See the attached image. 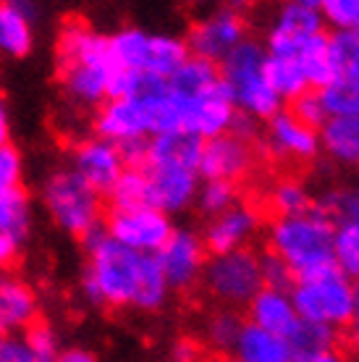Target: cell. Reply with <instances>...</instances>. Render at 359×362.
<instances>
[{
  "label": "cell",
  "mask_w": 359,
  "mask_h": 362,
  "mask_svg": "<svg viewBox=\"0 0 359 362\" xmlns=\"http://www.w3.org/2000/svg\"><path fill=\"white\" fill-rule=\"evenodd\" d=\"M87 245L90 263L84 271V294L95 305L155 313L168 302L171 289L155 255H139L100 231L87 236Z\"/></svg>",
  "instance_id": "cell-1"
},
{
  "label": "cell",
  "mask_w": 359,
  "mask_h": 362,
  "mask_svg": "<svg viewBox=\"0 0 359 362\" xmlns=\"http://www.w3.org/2000/svg\"><path fill=\"white\" fill-rule=\"evenodd\" d=\"M58 74L66 92L81 105H98L108 98L116 64L108 37L81 21H69L58 35Z\"/></svg>",
  "instance_id": "cell-2"
},
{
  "label": "cell",
  "mask_w": 359,
  "mask_h": 362,
  "mask_svg": "<svg viewBox=\"0 0 359 362\" xmlns=\"http://www.w3.org/2000/svg\"><path fill=\"white\" fill-rule=\"evenodd\" d=\"M333 223L317 208L291 218H276L268 228L270 255H276L294 279L333 263Z\"/></svg>",
  "instance_id": "cell-3"
},
{
  "label": "cell",
  "mask_w": 359,
  "mask_h": 362,
  "mask_svg": "<svg viewBox=\"0 0 359 362\" xmlns=\"http://www.w3.org/2000/svg\"><path fill=\"white\" fill-rule=\"evenodd\" d=\"M218 71L231 92L236 110L247 118L268 124L281 110L278 95L270 90L265 79V45L260 40L247 37L218 64Z\"/></svg>",
  "instance_id": "cell-4"
},
{
  "label": "cell",
  "mask_w": 359,
  "mask_h": 362,
  "mask_svg": "<svg viewBox=\"0 0 359 362\" xmlns=\"http://www.w3.org/2000/svg\"><path fill=\"white\" fill-rule=\"evenodd\" d=\"M291 302L297 308L299 320L328 326L333 331L346 328L354 315V281L336 265H325L312 273H305L291 286Z\"/></svg>",
  "instance_id": "cell-5"
},
{
  "label": "cell",
  "mask_w": 359,
  "mask_h": 362,
  "mask_svg": "<svg viewBox=\"0 0 359 362\" xmlns=\"http://www.w3.org/2000/svg\"><path fill=\"white\" fill-rule=\"evenodd\" d=\"M42 202L53 223L73 236H92L100 226V194L73 171H58L47 179Z\"/></svg>",
  "instance_id": "cell-6"
},
{
  "label": "cell",
  "mask_w": 359,
  "mask_h": 362,
  "mask_svg": "<svg viewBox=\"0 0 359 362\" xmlns=\"http://www.w3.org/2000/svg\"><path fill=\"white\" fill-rule=\"evenodd\" d=\"M207 294L220 302L223 308L236 310L247 308L254 294L265 286L262 284L260 255L252 247L236 250V252L213 255L202 271Z\"/></svg>",
  "instance_id": "cell-7"
},
{
  "label": "cell",
  "mask_w": 359,
  "mask_h": 362,
  "mask_svg": "<svg viewBox=\"0 0 359 362\" xmlns=\"http://www.w3.org/2000/svg\"><path fill=\"white\" fill-rule=\"evenodd\" d=\"M247 40V21L236 8H216L199 16L187 35V47L194 58L207 64H220L236 45Z\"/></svg>",
  "instance_id": "cell-8"
},
{
  "label": "cell",
  "mask_w": 359,
  "mask_h": 362,
  "mask_svg": "<svg viewBox=\"0 0 359 362\" xmlns=\"http://www.w3.org/2000/svg\"><path fill=\"white\" fill-rule=\"evenodd\" d=\"M173 234L171 216L155 208H124L113 210L108 218V236L118 245L139 255H158Z\"/></svg>",
  "instance_id": "cell-9"
},
{
  "label": "cell",
  "mask_w": 359,
  "mask_h": 362,
  "mask_svg": "<svg viewBox=\"0 0 359 362\" xmlns=\"http://www.w3.org/2000/svg\"><path fill=\"white\" fill-rule=\"evenodd\" d=\"M95 129L100 139L116 147H126L134 142H147V136H153V116L147 103L139 98L105 100L98 113Z\"/></svg>",
  "instance_id": "cell-10"
},
{
  "label": "cell",
  "mask_w": 359,
  "mask_h": 362,
  "mask_svg": "<svg viewBox=\"0 0 359 362\" xmlns=\"http://www.w3.org/2000/svg\"><path fill=\"white\" fill-rule=\"evenodd\" d=\"M155 260L168 281V289H189L202 279L207 250L199 234L189 228H173L171 239L158 250Z\"/></svg>",
  "instance_id": "cell-11"
},
{
  "label": "cell",
  "mask_w": 359,
  "mask_h": 362,
  "mask_svg": "<svg viewBox=\"0 0 359 362\" xmlns=\"http://www.w3.org/2000/svg\"><path fill=\"white\" fill-rule=\"evenodd\" d=\"M254 168V145L249 139L228 132L223 136L207 139L199 158V176L205 181H231L236 184Z\"/></svg>",
  "instance_id": "cell-12"
},
{
  "label": "cell",
  "mask_w": 359,
  "mask_h": 362,
  "mask_svg": "<svg viewBox=\"0 0 359 362\" xmlns=\"http://www.w3.org/2000/svg\"><path fill=\"white\" fill-rule=\"evenodd\" d=\"M147 179V208H155L173 216L194 205L199 189V173L192 168H173V165H163V168H147L139 165Z\"/></svg>",
  "instance_id": "cell-13"
},
{
  "label": "cell",
  "mask_w": 359,
  "mask_h": 362,
  "mask_svg": "<svg viewBox=\"0 0 359 362\" xmlns=\"http://www.w3.org/2000/svg\"><path fill=\"white\" fill-rule=\"evenodd\" d=\"M265 147L278 160L310 163L320 153V134L297 121L291 110H278L265 127Z\"/></svg>",
  "instance_id": "cell-14"
},
{
  "label": "cell",
  "mask_w": 359,
  "mask_h": 362,
  "mask_svg": "<svg viewBox=\"0 0 359 362\" xmlns=\"http://www.w3.org/2000/svg\"><path fill=\"white\" fill-rule=\"evenodd\" d=\"M262 226V218L254 205L247 202H236L234 208H228L220 216L210 218L202 234V245L207 252L223 255L236 252V250H247L249 242L257 236Z\"/></svg>",
  "instance_id": "cell-15"
},
{
  "label": "cell",
  "mask_w": 359,
  "mask_h": 362,
  "mask_svg": "<svg viewBox=\"0 0 359 362\" xmlns=\"http://www.w3.org/2000/svg\"><path fill=\"white\" fill-rule=\"evenodd\" d=\"M71 171L90 189H95L100 194V192H110L116 187V181L126 171V160L116 145H110L105 139L95 136V139H84L76 147Z\"/></svg>",
  "instance_id": "cell-16"
},
{
  "label": "cell",
  "mask_w": 359,
  "mask_h": 362,
  "mask_svg": "<svg viewBox=\"0 0 359 362\" xmlns=\"http://www.w3.org/2000/svg\"><path fill=\"white\" fill-rule=\"evenodd\" d=\"M247 323L262 328V331H268V334L288 339V336L297 331V326L302 320H299L297 308H294L288 291L262 286V289L254 294V299L247 305Z\"/></svg>",
  "instance_id": "cell-17"
},
{
  "label": "cell",
  "mask_w": 359,
  "mask_h": 362,
  "mask_svg": "<svg viewBox=\"0 0 359 362\" xmlns=\"http://www.w3.org/2000/svg\"><path fill=\"white\" fill-rule=\"evenodd\" d=\"M202 139L184 132H173V134H155L147 139V150H144V163L147 168H163V165H173V168H199V158H202ZM199 173V171H197Z\"/></svg>",
  "instance_id": "cell-18"
},
{
  "label": "cell",
  "mask_w": 359,
  "mask_h": 362,
  "mask_svg": "<svg viewBox=\"0 0 359 362\" xmlns=\"http://www.w3.org/2000/svg\"><path fill=\"white\" fill-rule=\"evenodd\" d=\"M231 352H234L231 357L236 362H294L288 341L283 336L268 334V331L252 326L247 320H244L242 334H239Z\"/></svg>",
  "instance_id": "cell-19"
},
{
  "label": "cell",
  "mask_w": 359,
  "mask_h": 362,
  "mask_svg": "<svg viewBox=\"0 0 359 362\" xmlns=\"http://www.w3.org/2000/svg\"><path fill=\"white\" fill-rule=\"evenodd\" d=\"M325 32V21L320 13V3L317 0H288L278 8L276 18H273V27L270 35L278 37H314Z\"/></svg>",
  "instance_id": "cell-20"
},
{
  "label": "cell",
  "mask_w": 359,
  "mask_h": 362,
  "mask_svg": "<svg viewBox=\"0 0 359 362\" xmlns=\"http://www.w3.org/2000/svg\"><path fill=\"white\" fill-rule=\"evenodd\" d=\"M37 315V297L21 279H0V331L29 328Z\"/></svg>",
  "instance_id": "cell-21"
},
{
  "label": "cell",
  "mask_w": 359,
  "mask_h": 362,
  "mask_svg": "<svg viewBox=\"0 0 359 362\" xmlns=\"http://www.w3.org/2000/svg\"><path fill=\"white\" fill-rule=\"evenodd\" d=\"M320 150L336 163L359 165V116H333L320 127Z\"/></svg>",
  "instance_id": "cell-22"
},
{
  "label": "cell",
  "mask_w": 359,
  "mask_h": 362,
  "mask_svg": "<svg viewBox=\"0 0 359 362\" xmlns=\"http://www.w3.org/2000/svg\"><path fill=\"white\" fill-rule=\"evenodd\" d=\"M113 64L121 71L147 74L150 66V47H153V32H144L139 27H124L116 35L108 37Z\"/></svg>",
  "instance_id": "cell-23"
},
{
  "label": "cell",
  "mask_w": 359,
  "mask_h": 362,
  "mask_svg": "<svg viewBox=\"0 0 359 362\" xmlns=\"http://www.w3.org/2000/svg\"><path fill=\"white\" fill-rule=\"evenodd\" d=\"M32 47V13L16 3H0V53L21 58Z\"/></svg>",
  "instance_id": "cell-24"
},
{
  "label": "cell",
  "mask_w": 359,
  "mask_h": 362,
  "mask_svg": "<svg viewBox=\"0 0 359 362\" xmlns=\"http://www.w3.org/2000/svg\"><path fill=\"white\" fill-rule=\"evenodd\" d=\"M265 79H268L270 90L278 95L281 103H283V100L294 103L299 95H305V92L310 90L305 74H302L297 61L283 58V55L265 53Z\"/></svg>",
  "instance_id": "cell-25"
},
{
  "label": "cell",
  "mask_w": 359,
  "mask_h": 362,
  "mask_svg": "<svg viewBox=\"0 0 359 362\" xmlns=\"http://www.w3.org/2000/svg\"><path fill=\"white\" fill-rule=\"evenodd\" d=\"M220 82V71L216 64H207L202 58H189L179 71L168 79V90L179 98H197L202 92L213 90Z\"/></svg>",
  "instance_id": "cell-26"
},
{
  "label": "cell",
  "mask_w": 359,
  "mask_h": 362,
  "mask_svg": "<svg viewBox=\"0 0 359 362\" xmlns=\"http://www.w3.org/2000/svg\"><path fill=\"white\" fill-rule=\"evenodd\" d=\"M192 53L187 47V40L176 35H153V47H150V66L147 74L158 79H171L181 66L187 64Z\"/></svg>",
  "instance_id": "cell-27"
},
{
  "label": "cell",
  "mask_w": 359,
  "mask_h": 362,
  "mask_svg": "<svg viewBox=\"0 0 359 362\" xmlns=\"http://www.w3.org/2000/svg\"><path fill=\"white\" fill-rule=\"evenodd\" d=\"M288 349H291V357L294 362H310L314 360L317 354L331 352V349H339L336 341H339V331H333L328 326H317V323H299L297 331L288 336Z\"/></svg>",
  "instance_id": "cell-28"
},
{
  "label": "cell",
  "mask_w": 359,
  "mask_h": 362,
  "mask_svg": "<svg viewBox=\"0 0 359 362\" xmlns=\"http://www.w3.org/2000/svg\"><path fill=\"white\" fill-rule=\"evenodd\" d=\"M268 202L276 218H291L310 213L314 208V199L299 179H278L268 192Z\"/></svg>",
  "instance_id": "cell-29"
},
{
  "label": "cell",
  "mask_w": 359,
  "mask_h": 362,
  "mask_svg": "<svg viewBox=\"0 0 359 362\" xmlns=\"http://www.w3.org/2000/svg\"><path fill=\"white\" fill-rule=\"evenodd\" d=\"M32 226V208L21 189L3 192L0 194V231L11 236L16 245H21Z\"/></svg>",
  "instance_id": "cell-30"
},
{
  "label": "cell",
  "mask_w": 359,
  "mask_h": 362,
  "mask_svg": "<svg viewBox=\"0 0 359 362\" xmlns=\"http://www.w3.org/2000/svg\"><path fill=\"white\" fill-rule=\"evenodd\" d=\"M333 265L351 281L359 279V221H339L333 226Z\"/></svg>",
  "instance_id": "cell-31"
},
{
  "label": "cell",
  "mask_w": 359,
  "mask_h": 362,
  "mask_svg": "<svg viewBox=\"0 0 359 362\" xmlns=\"http://www.w3.org/2000/svg\"><path fill=\"white\" fill-rule=\"evenodd\" d=\"M320 100L328 118L359 116V79L357 76H336L328 87L320 90Z\"/></svg>",
  "instance_id": "cell-32"
},
{
  "label": "cell",
  "mask_w": 359,
  "mask_h": 362,
  "mask_svg": "<svg viewBox=\"0 0 359 362\" xmlns=\"http://www.w3.org/2000/svg\"><path fill=\"white\" fill-rule=\"evenodd\" d=\"M242 326H244V320L236 310H228V308L218 310V313L210 315V320H207V326H205L207 344L213 346L216 352H223V354L231 352L239 334H242Z\"/></svg>",
  "instance_id": "cell-33"
},
{
  "label": "cell",
  "mask_w": 359,
  "mask_h": 362,
  "mask_svg": "<svg viewBox=\"0 0 359 362\" xmlns=\"http://www.w3.org/2000/svg\"><path fill=\"white\" fill-rule=\"evenodd\" d=\"M236 202H239L236 184H231V181H199L194 205L199 208L202 216L216 218L228 208H234Z\"/></svg>",
  "instance_id": "cell-34"
},
{
  "label": "cell",
  "mask_w": 359,
  "mask_h": 362,
  "mask_svg": "<svg viewBox=\"0 0 359 362\" xmlns=\"http://www.w3.org/2000/svg\"><path fill=\"white\" fill-rule=\"evenodd\" d=\"M113 197V210L124 208H147V179L142 168H126L116 187L108 192Z\"/></svg>",
  "instance_id": "cell-35"
},
{
  "label": "cell",
  "mask_w": 359,
  "mask_h": 362,
  "mask_svg": "<svg viewBox=\"0 0 359 362\" xmlns=\"http://www.w3.org/2000/svg\"><path fill=\"white\" fill-rule=\"evenodd\" d=\"M328 45H331L336 74L359 79V29L357 32H333L328 35Z\"/></svg>",
  "instance_id": "cell-36"
},
{
  "label": "cell",
  "mask_w": 359,
  "mask_h": 362,
  "mask_svg": "<svg viewBox=\"0 0 359 362\" xmlns=\"http://www.w3.org/2000/svg\"><path fill=\"white\" fill-rule=\"evenodd\" d=\"M314 208L320 210L325 218H331L333 223H339V221H359V187L325 192Z\"/></svg>",
  "instance_id": "cell-37"
},
{
  "label": "cell",
  "mask_w": 359,
  "mask_h": 362,
  "mask_svg": "<svg viewBox=\"0 0 359 362\" xmlns=\"http://www.w3.org/2000/svg\"><path fill=\"white\" fill-rule=\"evenodd\" d=\"M320 13L333 32H357L359 29V0H323Z\"/></svg>",
  "instance_id": "cell-38"
},
{
  "label": "cell",
  "mask_w": 359,
  "mask_h": 362,
  "mask_svg": "<svg viewBox=\"0 0 359 362\" xmlns=\"http://www.w3.org/2000/svg\"><path fill=\"white\" fill-rule=\"evenodd\" d=\"M24 344L32 352L35 362H55L61 354V344H58V336L47 323H32L24 336Z\"/></svg>",
  "instance_id": "cell-39"
},
{
  "label": "cell",
  "mask_w": 359,
  "mask_h": 362,
  "mask_svg": "<svg viewBox=\"0 0 359 362\" xmlns=\"http://www.w3.org/2000/svg\"><path fill=\"white\" fill-rule=\"evenodd\" d=\"M291 116L297 118V121H302L305 127L320 132V127L328 121V113H325V105H323V100H320V92L307 90L305 95H299V98L291 103Z\"/></svg>",
  "instance_id": "cell-40"
},
{
  "label": "cell",
  "mask_w": 359,
  "mask_h": 362,
  "mask_svg": "<svg viewBox=\"0 0 359 362\" xmlns=\"http://www.w3.org/2000/svg\"><path fill=\"white\" fill-rule=\"evenodd\" d=\"M21 173H24V160L16 147L0 145V194L16 192L21 187Z\"/></svg>",
  "instance_id": "cell-41"
},
{
  "label": "cell",
  "mask_w": 359,
  "mask_h": 362,
  "mask_svg": "<svg viewBox=\"0 0 359 362\" xmlns=\"http://www.w3.org/2000/svg\"><path fill=\"white\" fill-rule=\"evenodd\" d=\"M260 268H262V284L268 289H281V291H291L294 286V273L288 271L286 265L281 263L276 255H260Z\"/></svg>",
  "instance_id": "cell-42"
},
{
  "label": "cell",
  "mask_w": 359,
  "mask_h": 362,
  "mask_svg": "<svg viewBox=\"0 0 359 362\" xmlns=\"http://www.w3.org/2000/svg\"><path fill=\"white\" fill-rule=\"evenodd\" d=\"M0 362H35L24 339H0Z\"/></svg>",
  "instance_id": "cell-43"
},
{
  "label": "cell",
  "mask_w": 359,
  "mask_h": 362,
  "mask_svg": "<svg viewBox=\"0 0 359 362\" xmlns=\"http://www.w3.org/2000/svg\"><path fill=\"white\" fill-rule=\"evenodd\" d=\"M171 357H173V362H199V349H197V344H192V341H187V339H181V341L173 344Z\"/></svg>",
  "instance_id": "cell-44"
},
{
  "label": "cell",
  "mask_w": 359,
  "mask_h": 362,
  "mask_svg": "<svg viewBox=\"0 0 359 362\" xmlns=\"http://www.w3.org/2000/svg\"><path fill=\"white\" fill-rule=\"evenodd\" d=\"M18 252V245L11 239V236H6L3 231H0V268H6V265L16 257Z\"/></svg>",
  "instance_id": "cell-45"
},
{
  "label": "cell",
  "mask_w": 359,
  "mask_h": 362,
  "mask_svg": "<svg viewBox=\"0 0 359 362\" xmlns=\"http://www.w3.org/2000/svg\"><path fill=\"white\" fill-rule=\"evenodd\" d=\"M55 362H98L87 349H63Z\"/></svg>",
  "instance_id": "cell-46"
},
{
  "label": "cell",
  "mask_w": 359,
  "mask_h": 362,
  "mask_svg": "<svg viewBox=\"0 0 359 362\" xmlns=\"http://www.w3.org/2000/svg\"><path fill=\"white\" fill-rule=\"evenodd\" d=\"M8 136H11V116H8V108L0 103V145H8Z\"/></svg>",
  "instance_id": "cell-47"
},
{
  "label": "cell",
  "mask_w": 359,
  "mask_h": 362,
  "mask_svg": "<svg viewBox=\"0 0 359 362\" xmlns=\"http://www.w3.org/2000/svg\"><path fill=\"white\" fill-rule=\"evenodd\" d=\"M310 362H346V357H343L339 349H331V352H323V354H317L314 360Z\"/></svg>",
  "instance_id": "cell-48"
},
{
  "label": "cell",
  "mask_w": 359,
  "mask_h": 362,
  "mask_svg": "<svg viewBox=\"0 0 359 362\" xmlns=\"http://www.w3.org/2000/svg\"><path fill=\"white\" fill-rule=\"evenodd\" d=\"M351 334H354V344H359V299L357 305H354V315H351Z\"/></svg>",
  "instance_id": "cell-49"
},
{
  "label": "cell",
  "mask_w": 359,
  "mask_h": 362,
  "mask_svg": "<svg viewBox=\"0 0 359 362\" xmlns=\"http://www.w3.org/2000/svg\"><path fill=\"white\" fill-rule=\"evenodd\" d=\"M205 362H236L234 357H228V354H218V357H210V360Z\"/></svg>",
  "instance_id": "cell-50"
},
{
  "label": "cell",
  "mask_w": 359,
  "mask_h": 362,
  "mask_svg": "<svg viewBox=\"0 0 359 362\" xmlns=\"http://www.w3.org/2000/svg\"><path fill=\"white\" fill-rule=\"evenodd\" d=\"M357 354H359V344H357Z\"/></svg>",
  "instance_id": "cell-51"
},
{
  "label": "cell",
  "mask_w": 359,
  "mask_h": 362,
  "mask_svg": "<svg viewBox=\"0 0 359 362\" xmlns=\"http://www.w3.org/2000/svg\"><path fill=\"white\" fill-rule=\"evenodd\" d=\"M0 334H3V331H0ZM0 339H3V336H0Z\"/></svg>",
  "instance_id": "cell-52"
}]
</instances>
